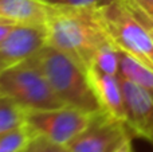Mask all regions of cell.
Instances as JSON below:
<instances>
[{
  "instance_id": "6da1fadb",
  "label": "cell",
  "mask_w": 153,
  "mask_h": 152,
  "mask_svg": "<svg viewBox=\"0 0 153 152\" xmlns=\"http://www.w3.org/2000/svg\"><path fill=\"white\" fill-rule=\"evenodd\" d=\"M47 30V45L66 54L86 70L95 53L111 39L97 10L53 8Z\"/></svg>"
},
{
  "instance_id": "7a4b0ae2",
  "label": "cell",
  "mask_w": 153,
  "mask_h": 152,
  "mask_svg": "<svg viewBox=\"0 0 153 152\" xmlns=\"http://www.w3.org/2000/svg\"><path fill=\"white\" fill-rule=\"evenodd\" d=\"M28 61L43 73L63 105L91 116L103 112L91 86L87 70L74 59L53 46L46 45Z\"/></svg>"
},
{
  "instance_id": "3957f363",
  "label": "cell",
  "mask_w": 153,
  "mask_h": 152,
  "mask_svg": "<svg viewBox=\"0 0 153 152\" xmlns=\"http://www.w3.org/2000/svg\"><path fill=\"white\" fill-rule=\"evenodd\" d=\"M0 94L13 100L26 113L66 107L43 73L30 61L0 73Z\"/></svg>"
},
{
  "instance_id": "277c9868",
  "label": "cell",
  "mask_w": 153,
  "mask_h": 152,
  "mask_svg": "<svg viewBox=\"0 0 153 152\" xmlns=\"http://www.w3.org/2000/svg\"><path fill=\"white\" fill-rule=\"evenodd\" d=\"M100 12L111 42L153 70V40L125 0H116Z\"/></svg>"
},
{
  "instance_id": "5b68a950",
  "label": "cell",
  "mask_w": 153,
  "mask_h": 152,
  "mask_svg": "<svg viewBox=\"0 0 153 152\" xmlns=\"http://www.w3.org/2000/svg\"><path fill=\"white\" fill-rule=\"evenodd\" d=\"M91 115L71 107L26 113V127L32 137L40 136L58 144H70L89 125Z\"/></svg>"
},
{
  "instance_id": "8992f818",
  "label": "cell",
  "mask_w": 153,
  "mask_h": 152,
  "mask_svg": "<svg viewBox=\"0 0 153 152\" xmlns=\"http://www.w3.org/2000/svg\"><path fill=\"white\" fill-rule=\"evenodd\" d=\"M132 136L126 124L102 112L93 116L89 125L73 140V152H113Z\"/></svg>"
},
{
  "instance_id": "52a82bcc",
  "label": "cell",
  "mask_w": 153,
  "mask_h": 152,
  "mask_svg": "<svg viewBox=\"0 0 153 152\" xmlns=\"http://www.w3.org/2000/svg\"><path fill=\"white\" fill-rule=\"evenodd\" d=\"M46 45V27L16 24L0 42V73L28 61Z\"/></svg>"
},
{
  "instance_id": "ba28073f",
  "label": "cell",
  "mask_w": 153,
  "mask_h": 152,
  "mask_svg": "<svg viewBox=\"0 0 153 152\" xmlns=\"http://www.w3.org/2000/svg\"><path fill=\"white\" fill-rule=\"evenodd\" d=\"M130 133L153 143V93L120 75Z\"/></svg>"
},
{
  "instance_id": "9c48e42d",
  "label": "cell",
  "mask_w": 153,
  "mask_h": 152,
  "mask_svg": "<svg viewBox=\"0 0 153 152\" xmlns=\"http://www.w3.org/2000/svg\"><path fill=\"white\" fill-rule=\"evenodd\" d=\"M87 73L102 110L111 117L125 123L126 113H125L124 93L120 82V75L103 74L94 69H89Z\"/></svg>"
},
{
  "instance_id": "30bf717a",
  "label": "cell",
  "mask_w": 153,
  "mask_h": 152,
  "mask_svg": "<svg viewBox=\"0 0 153 152\" xmlns=\"http://www.w3.org/2000/svg\"><path fill=\"white\" fill-rule=\"evenodd\" d=\"M51 11L42 0H0V18L16 24L46 27Z\"/></svg>"
},
{
  "instance_id": "8fae6325",
  "label": "cell",
  "mask_w": 153,
  "mask_h": 152,
  "mask_svg": "<svg viewBox=\"0 0 153 152\" xmlns=\"http://www.w3.org/2000/svg\"><path fill=\"white\" fill-rule=\"evenodd\" d=\"M120 75L153 93V70L120 50Z\"/></svg>"
},
{
  "instance_id": "7c38bea8",
  "label": "cell",
  "mask_w": 153,
  "mask_h": 152,
  "mask_svg": "<svg viewBox=\"0 0 153 152\" xmlns=\"http://www.w3.org/2000/svg\"><path fill=\"white\" fill-rule=\"evenodd\" d=\"M26 125V112L10 97L0 94V135Z\"/></svg>"
},
{
  "instance_id": "4fadbf2b",
  "label": "cell",
  "mask_w": 153,
  "mask_h": 152,
  "mask_svg": "<svg viewBox=\"0 0 153 152\" xmlns=\"http://www.w3.org/2000/svg\"><path fill=\"white\" fill-rule=\"evenodd\" d=\"M90 69L103 74L120 75V48L113 42L106 43L95 53Z\"/></svg>"
},
{
  "instance_id": "5bb4252c",
  "label": "cell",
  "mask_w": 153,
  "mask_h": 152,
  "mask_svg": "<svg viewBox=\"0 0 153 152\" xmlns=\"http://www.w3.org/2000/svg\"><path fill=\"white\" fill-rule=\"evenodd\" d=\"M32 140L26 125L0 135V152H24Z\"/></svg>"
},
{
  "instance_id": "9a60e30c",
  "label": "cell",
  "mask_w": 153,
  "mask_h": 152,
  "mask_svg": "<svg viewBox=\"0 0 153 152\" xmlns=\"http://www.w3.org/2000/svg\"><path fill=\"white\" fill-rule=\"evenodd\" d=\"M53 8H75V10H103L116 0H42Z\"/></svg>"
},
{
  "instance_id": "2e32d148",
  "label": "cell",
  "mask_w": 153,
  "mask_h": 152,
  "mask_svg": "<svg viewBox=\"0 0 153 152\" xmlns=\"http://www.w3.org/2000/svg\"><path fill=\"white\" fill-rule=\"evenodd\" d=\"M27 152H73L69 145L58 144L40 136H34L27 147Z\"/></svg>"
},
{
  "instance_id": "e0dca14e",
  "label": "cell",
  "mask_w": 153,
  "mask_h": 152,
  "mask_svg": "<svg viewBox=\"0 0 153 152\" xmlns=\"http://www.w3.org/2000/svg\"><path fill=\"white\" fill-rule=\"evenodd\" d=\"M125 3H126V5L129 7V10L132 11V13L136 16V19L144 26V28L146 30V32H148L149 37H151L153 40V18L136 1V0H125Z\"/></svg>"
},
{
  "instance_id": "ac0fdd59",
  "label": "cell",
  "mask_w": 153,
  "mask_h": 152,
  "mask_svg": "<svg viewBox=\"0 0 153 152\" xmlns=\"http://www.w3.org/2000/svg\"><path fill=\"white\" fill-rule=\"evenodd\" d=\"M16 26V23L11 20H7V19H1L0 20V42L12 31V28Z\"/></svg>"
},
{
  "instance_id": "d6986e66",
  "label": "cell",
  "mask_w": 153,
  "mask_h": 152,
  "mask_svg": "<svg viewBox=\"0 0 153 152\" xmlns=\"http://www.w3.org/2000/svg\"><path fill=\"white\" fill-rule=\"evenodd\" d=\"M113 152H133V147H132V139H126L122 143L120 147H117Z\"/></svg>"
},
{
  "instance_id": "ffe728a7",
  "label": "cell",
  "mask_w": 153,
  "mask_h": 152,
  "mask_svg": "<svg viewBox=\"0 0 153 152\" xmlns=\"http://www.w3.org/2000/svg\"><path fill=\"white\" fill-rule=\"evenodd\" d=\"M136 1H137L138 4H140L141 7L153 18V1H140V0H136Z\"/></svg>"
},
{
  "instance_id": "44dd1931",
  "label": "cell",
  "mask_w": 153,
  "mask_h": 152,
  "mask_svg": "<svg viewBox=\"0 0 153 152\" xmlns=\"http://www.w3.org/2000/svg\"><path fill=\"white\" fill-rule=\"evenodd\" d=\"M140 1H153V0H140Z\"/></svg>"
},
{
  "instance_id": "7402d4cb",
  "label": "cell",
  "mask_w": 153,
  "mask_h": 152,
  "mask_svg": "<svg viewBox=\"0 0 153 152\" xmlns=\"http://www.w3.org/2000/svg\"><path fill=\"white\" fill-rule=\"evenodd\" d=\"M1 19H4V18H0V20H1Z\"/></svg>"
},
{
  "instance_id": "603a6c76",
  "label": "cell",
  "mask_w": 153,
  "mask_h": 152,
  "mask_svg": "<svg viewBox=\"0 0 153 152\" xmlns=\"http://www.w3.org/2000/svg\"><path fill=\"white\" fill-rule=\"evenodd\" d=\"M24 152H27V150H26V151H24Z\"/></svg>"
}]
</instances>
